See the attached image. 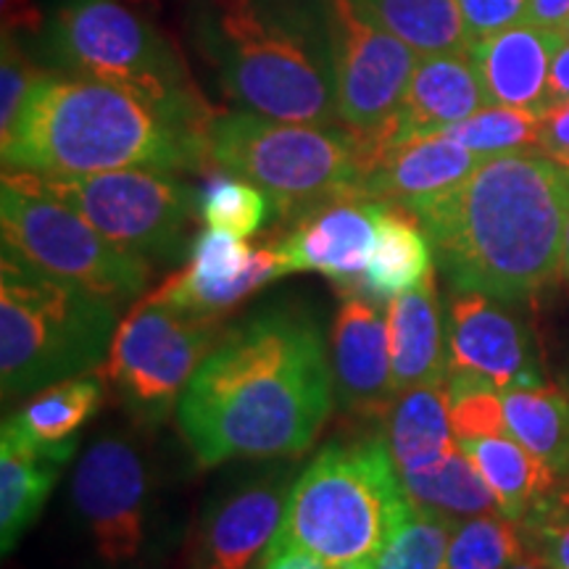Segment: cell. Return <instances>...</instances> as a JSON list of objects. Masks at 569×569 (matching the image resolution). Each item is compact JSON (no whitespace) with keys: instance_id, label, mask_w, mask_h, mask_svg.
<instances>
[{"instance_id":"cell-1","label":"cell","mask_w":569,"mask_h":569,"mask_svg":"<svg viewBox=\"0 0 569 569\" xmlns=\"http://www.w3.org/2000/svg\"><path fill=\"white\" fill-rule=\"evenodd\" d=\"M332 367L317 325L269 309L219 338L180 398L198 465L298 457L332 409Z\"/></svg>"},{"instance_id":"cell-2","label":"cell","mask_w":569,"mask_h":569,"mask_svg":"<svg viewBox=\"0 0 569 569\" xmlns=\"http://www.w3.org/2000/svg\"><path fill=\"white\" fill-rule=\"evenodd\" d=\"M409 211L457 290L530 298L561 274L569 167L546 153H498Z\"/></svg>"},{"instance_id":"cell-3","label":"cell","mask_w":569,"mask_h":569,"mask_svg":"<svg viewBox=\"0 0 569 569\" xmlns=\"http://www.w3.org/2000/svg\"><path fill=\"white\" fill-rule=\"evenodd\" d=\"M3 140L6 169L74 177L203 167L206 130L92 77L40 74Z\"/></svg>"},{"instance_id":"cell-4","label":"cell","mask_w":569,"mask_h":569,"mask_svg":"<svg viewBox=\"0 0 569 569\" xmlns=\"http://www.w3.org/2000/svg\"><path fill=\"white\" fill-rule=\"evenodd\" d=\"M198 48L227 96L277 122L338 127L325 13L296 0H196Z\"/></svg>"},{"instance_id":"cell-5","label":"cell","mask_w":569,"mask_h":569,"mask_svg":"<svg viewBox=\"0 0 569 569\" xmlns=\"http://www.w3.org/2000/svg\"><path fill=\"white\" fill-rule=\"evenodd\" d=\"M411 509L382 438L332 443L293 482L269 549H301L330 569H372Z\"/></svg>"},{"instance_id":"cell-6","label":"cell","mask_w":569,"mask_h":569,"mask_svg":"<svg viewBox=\"0 0 569 569\" xmlns=\"http://www.w3.org/2000/svg\"><path fill=\"white\" fill-rule=\"evenodd\" d=\"M117 311L106 298L56 280L3 248L0 261V386L3 398L88 375L109 356Z\"/></svg>"},{"instance_id":"cell-7","label":"cell","mask_w":569,"mask_h":569,"mask_svg":"<svg viewBox=\"0 0 569 569\" xmlns=\"http://www.w3.org/2000/svg\"><path fill=\"white\" fill-rule=\"evenodd\" d=\"M206 159L264 190L282 219H301L338 201H365L367 153L348 127L222 113L206 127Z\"/></svg>"},{"instance_id":"cell-8","label":"cell","mask_w":569,"mask_h":569,"mask_svg":"<svg viewBox=\"0 0 569 569\" xmlns=\"http://www.w3.org/2000/svg\"><path fill=\"white\" fill-rule=\"evenodd\" d=\"M48 48L74 74L138 92L198 130L213 119L174 48L119 0H59Z\"/></svg>"},{"instance_id":"cell-9","label":"cell","mask_w":569,"mask_h":569,"mask_svg":"<svg viewBox=\"0 0 569 569\" xmlns=\"http://www.w3.org/2000/svg\"><path fill=\"white\" fill-rule=\"evenodd\" d=\"M0 230L6 251L113 306L138 298L151 277L146 256L117 246L74 209L42 193L24 169H6Z\"/></svg>"},{"instance_id":"cell-10","label":"cell","mask_w":569,"mask_h":569,"mask_svg":"<svg viewBox=\"0 0 569 569\" xmlns=\"http://www.w3.org/2000/svg\"><path fill=\"white\" fill-rule=\"evenodd\" d=\"M219 343V319L196 317L148 293L113 332L103 375L140 422H163Z\"/></svg>"},{"instance_id":"cell-11","label":"cell","mask_w":569,"mask_h":569,"mask_svg":"<svg viewBox=\"0 0 569 569\" xmlns=\"http://www.w3.org/2000/svg\"><path fill=\"white\" fill-rule=\"evenodd\" d=\"M30 174L42 193L74 209L117 246L161 259L184 248L198 201L167 172L113 169L74 177Z\"/></svg>"},{"instance_id":"cell-12","label":"cell","mask_w":569,"mask_h":569,"mask_svg":"<svg viewBox=\"0 0 569 569\" xmlns=\"http://www.w3.org/2000/svg\"><path fill=\"white\" fill-rule=\"evenodd\" d=\"M322 13L332 48L340 122L359 134L372 161L388 146L390 122L419 56L356 0H322Z\"/></svg>"},{"instance_id":"cell-13","label":"cell","mask_w":569,"mask_h":569,"mask_svg":"<svg viewBox=\"0 0 569 569\" xmlns=\"http://www.w3.org/2000/svg\"><path fill=\"white\" fill-rule=\"evenodd\" d=\"M146 467L127 440L103 438L84 451L71 498L106 565L138 559L146 540Z\"/></svg>"},{"instance_id":"cell-14","label":"cell","mask_w":569,"mask_h":569,"mask_svg":"<svg viewBox=\"0 0 569 569\" xmlns=\"http://www.w3.org/2000/svg\"><path fill=\"white\" fill-rule=\"evenodd\" d=\"M446 343V377L451 380H469L493 390L543 386L528 332L490 296L472 290L451 296Z\"/></svg>"},{"instance_id":"cell-15","label":"cell","mask_w":569,"mask_h":569,"mask_svg":"<svg viewBox=\"0 0 569 569\" xmlns=\"http://www.w3.org/2000/svg\"><path fill=\"white\" fill-rule=\"evenodd\" d=\"M277 248H251L246 238L203 230L190 243V261L153 290L156 301L196 317L222 319L256 290L282 277Z\"/></svg>"},{"instance_id":"cell-16","label":"cell","mask_w":569,"mask_h":569,"mask_svg":"<svg viewBox=\"0 0 569 569\" xmlns=\"http://www.w3.org/2000/svg\"><path fill=\"white\" fill-rule=\"evenodd\" d=\"M293 480L290 475L246 482L211 503L190 532L182 569H253L280 530Z\"/></svg>"},{"instance_id":"cell-17","label":"cell","mask_w":569,"mask_h":569,"mask_svg":"<svg viewBox=\"0 0 569 569\" xmlns=\"http://www.w3.org/2000/svg\"><path fill=\"white\" fill-rule=\"evenodd\" d=\"M330 330V367L340 407L359 417H386L393 407L388 317L359 293H340Z\"/></svg>"},{"instance_id":"cell-18","label":"cell","mask_w":569,"mask_h":569,"mask_svg":"<svg viewBox=\"0 0 569 569\" xmlns=\"http://www.w3.org/2000/svg\"><path fill=\"white\" fill-rule=\"evenodd\" d=\"M377 211L380 201H338L306 213L274 243L282 272H319L340 293L353 290L372 256Z\"/></svg>"},{"instance_id":"cell-19","label":"cell","mask_w":569,"mask_h":569,"mask_svg":"<svg viewBox=\"0 0 569 569\" xmlns=\"http://www.w3.org/2000/svg\"><path fill=\"white\" fill-rule=\"evenodd\" d=\"M486 106L493 103L472 53L422 56L390 122L388 146L446 132Z\"/></svg>"},{"instance_id":"cell-20","label":"cell","mask_w":569,"mask_h":569,"mask_svg":"<svg viewBox=\"0 0 569 569\" xmlns=\"http://www.w3.org/2000/svg\"><path fill=\"white\" fill-rule=\"evenodd\" d=\"M488 156L469 151L446 134L393 142L369 161L361 198L409 206L465 182Z\"/></svg>"},{"instance_id":"cell-21","label":"cell","mask_w":569,"mask_h":569,"mask_svg":"<svg viewBox=\"0 0 569 569\" xmlns=\"http://www.w3.org/2000/svg\"><path fill=\"white\" fill-rule=\"evenodd\" d=\"M565 42L559 27L515 24L469 46L490 103L543 113L553 56Z\"/></svg>"},{"instance_id":"cell-22","label":"cell","mask_w":569,"mask_h":569,"mask_svg":"<svg viewBox=\"0 0 569 569\" xmlns=\"http://www.w3.org/2000/svg\"><path fill=\"white\" fill-rule=\"evenodd\" d=\"M77 440L42 446L9 417L0 432V549L11 553L27 528L40 517L59 478L74 453Z\"/></svg>"},{"instance_id":"cell-23","label":"cell","mask_w":569,"mask_h":569,"mask_svg":"<svg viewBox=\"0 0 569 569\" xmlns=\"http://www.w3.org/2000/svg\"><path fill=\"white\" fill-rule=\"evenodd\" d=\"M388 346L393 393L446 377L443 317H440L436 272L388 303Z\"/></svg>"},{"instance_id":"cell-24","label":"cell","mask_w":569,"mask_h":569,"mask_svg":"<svg viewBox=\"0 0 569 569\" xmlns=\"http://www.w3.org/2000/svg\"><path fill=\"white\" fill-rule=\"evenodd\" d=\"M432 243L425 227L407 206L380 201L377 211V240L365 274L348 293L369 301H393L432 272Z\"/></svg>"},{"instance_id":"cell-25","label":"cell","mask_w":569,"mask_h":569,"mask_svg":"<svg viewBox=\"0 0 569 569\" xmlns=\"http://www.w3.org/2000/svg\"><path fill=\"white\" fill-rule=\"evenodd\" d=\"M386 443L401 475L436 465L459 446L446 377L396 396L386 415Z\"/></svg>"},{"instance_id":"cell-26","label":"cell","mask_w":569,"mask_h":569,"mask_svg":"<svg viewBox=\"0 0 569 569\" xmlns=\"http://www.w3.org/2000/svg\"><path fill=\"white\" fill-rule=\"evenodd\" d=\"M493 490L501 515L522 522L528 511L553 490V469L525 448L511 432L457 440Z\"/></svg>"},{"instance_id":"cell-27","label":"cell","mask_w":569,"mask_h":569,"mask_svg":"<svg viewBox=\"0 0 569 569\" xmlns=\"http://www.w3.org/2000/svg\"><path fill=\"white\" fill-rule=\"evenodd\" d=\"M401 482L415 507L436 511L453 522L480 515H501L496 493L459 446L436 465L403 472Z\"/></svg>"},{"instance_id":"cell-28","label":"cell","mask_w":569,"mask_h":569,"mask_svg":"<svg viewBox=\"0 0 569 569\" xmlns=\"http://www.w3.org/2000/svg\"><path fill=\"white\" fill-rule=\"evenodd\" d=\"M375 21L422 56L469 51L465 13L459 0H356Z\"/></svg>"},{"instance_id":"cell-29","label":"cell","mask_w":569,"mask_h":569,"mask_svg":"<svg viewBox=\"0 0 569 569\" xmlns=\"http://www.w3.org/2000/svg\"><path fill=\"white\" fill-rule=\"evenodd\" d=\"M509 432L553 472L569 465V398L551 386L501 390Z\"/></svg>"},{"instance_id":"cell-30","label":"cell","mask_w":569,"mask_h":569,"mask_svg":"<svg viewBox=\"0 0 569 569\" xmlns=\"http://www.w3.org/2000/svg\"><path fill=\"white\" fill-rule=\"evenodd\" d=\"M103 377L88 372L56 382L34 393L32 401L11 417L27 436L42 446L71 443L77 440L74 432L101 409L106 396Z\"/></svg>"},{"instance_id":"cell-31","label":"cell","mask_w":569,"mask_h":569,"mask_svg":"<svg viewBox=\"0 0 569 569\" xmlns=\"http://www.w3.org/2000/svg\"><path fill=\"white\" fill-rule=\"evenodd\" d=\"M546 117L528 109H509V106H486V109L472 113L465 122L448 127L446 138L461 142L469 151L482 156L498 153H543L540 140H543Z\"/></svg>"},{"instance_id":"cell-32","label":"cell","mask_w":569,"mask_h":569,"mask_svg":"<svg viewBox=\"0 0 569 569\" xmlns=\"http://www.w3.org/2000/svg\"><path fill=\"white\" fill-rule=\"evenodd\" d=\"M528 551L522 525L503 515H480L457 522L443 569H509Z\"/></svg>"},{"instance_id":"cell-33","label":"cell","mask_w":569,"mask_h":569,"mask_svg":"<svg viewBox=\"0 0 569 569\" xmlns=\"http://www.w3.org/2000/svg\"><path fill=\"white\" fill-rule=\"evenodd\" d=\"M274 201L253 182L230 172L211 174L198 193V213L211 230L251 238L272 217Z\"/></svg>"},{"instance_id":"cell-34","label":"cell","mask_w":569,"mask_h":569,"mask_svg":"<svg viewBox=\"0 0 569 569\" xmlns=\"http://www.w3.org/2000/svg\"><path fill=\"white\" fill-rule=\"evenodd\" d=\"M453 528V519L411 503L407 519L375 559L372 569H443Z\"/></svg>"},{"instance_id":"cell-35","label":"cell","mask_w":569,"mask_h":569,"mask_svg":"<svg viewBox=\"0 0 569 569\" xmlns=\"http://www.w3.org/2000/svg\"><path fill=\"white\" fill-rule=\"evenodd\" d=\"M528 549L549 569H569V486L551 490L522 519Z\"/></svg>"},{"instance_id":"cell-36","label":"cell","mask_w":569,"mask_h":569,"mask_svg":"<svg viewBox=\"0 0 569 569\" xmlns=\"http://www.w3.org/2000/svg\"><path fill=\"white\" fill-rule=\"evenodd\" d=\"M38 77L40 71H34L32 61L27 59V56L19 51L17 42L9 40V34H6L3 67H0V138H6V134L11 132L21 106H24Z\"/></svg>"},{"instance_id":"cell-37","label":"cell","mask_w":569,"mask_h":569,"mask_svg":"<svg viewBox=\"0 0 569 569\" xmlns=\"http://www.w3.org/2000/svg\"><path fill=\"white\" fill-rule=\"evenodd\" d=\"M472 42L522 24L530 0H459Z\"/></svg>"},{"instance_id":"cell-38","label":"cell","mask_w":569,"mask_h":569,"mask_svg":"<svg viewBox=\"0 0 569 569\" xmlns=\"http://www.w3.org/2000/svg\"><path fill=\"white\" fill-rule=\"evenodd\" d=\"M540 151L569 167V106L546 113Z\"/></svg>"},{"instance_id":"cell-39","label":"cell","mask_w":569,"mask_h":569,"mask_svg":"<svg viewBox=\"0 0 569 569\" xmlns=\"http://www.w3.org/2000/svg\"><path fill=\"white\" fill-rule=\"evenodd\" d=\"M567 103H569V40L565 38L557 56H553V63L549 71V84H546V98H543V117Z\"/></svg>"},{"instance_id":"cell-40","label":"cell","mask_w":569,"mask_h":569,"mask_svg":"<svg viewBox=\"0 0 569 569\" xmlns=\"http://www.w3.org/2000/svg\"><path fill=\"white\" fill-rule=\"evenodd\" d=\"M256 569H330V567H327L322 559H317L315 553L282 546V549H269Z\"/></svg>"},{"instance_id":"cell-41","label":"cell","mask_w":569,"mask_h":569,"mask_svg":"<svg viewBox=\"0 0 569 569\" xmlns=\"http://www.w3.org/2000/svg\"><path fill=\"white\" fill-rule=\"evenodd\" d=\"M569 17V0H530L525 24L561 27Z\"/></svg>"},{"instance_id":"cell-42","label":"cell","mask_w":569,"mask_h":569,"mask_svg":"<svg viewBox=\"0 0 569 569\" xmlns=\"http://www.w3.org/2000/svg\"><path fill=\"white\" fill-rule=\"evenodd\" d=\"M509 569H549V567H546V561L540 559L536 551H530V549H528V551H525L522 557H519V559L515 561V565H511Z\"/></svg>"},{"instance_id":"cell-43","label":"cell","mask_w":569,"mask_h":569,"mask_svg":"<svg viewBox=\"0 0 569 569\" xmlns=\"http://www.w3.org/2000/svg\"><path fill=\"white\" fill-rule=\"evenodd\" d=\"M561 277H567L569 280V213L565 224V246H561Z\"/></svg>"},{"instance_id":"cell-44","label":"cell","mask_w":569,"mask_h":569,"mask_svg":"<svg viewBox=\"0 0 569 569\" xmlns=\"http://www.w3.org/2000/svg\"><path fill=\"white\" fill-rule=\"evenodd\" d=\"M122 3H130V6H159V0H122Z\"/></svg>"},{"instance_id":"cell-45","label":"cell","mask_w":569,"mask_h":569,"mask_svg":"<svg viewBox=\"0 0 569 569\" xmlns=\"http://www.w3.org/2000/svg\"><path fill=\"white\" fill-rule=\"evenodd\" d=\"M559 30H561V34H565V38L569 40V17L565 19V24H561V27H559Z\"/></svg>"}]
</instances>
